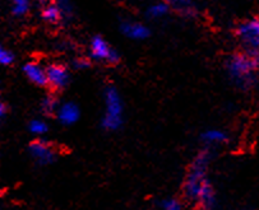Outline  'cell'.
Here are the masks:
<instances>
[{"label": "cell", "instance_id": "obj_20", "mask_svg": "<svg viewBox=\"0 0 259 210\" xmlns=\"http://www.w3.org/2000/svg\"><path fill=\"white\" fill-rule=\"evenodd\" d=\"M14 60L13 54L0 46V65H11Z\"/></svg>", "mask_w": 259, "mask_h": 210}, {"label": "cell", "instance_id": "obj_13", "mask_svg": "<svg viewBox=\"0 0 259 210\" xmlns=\"http://www.w3.org/2000/svg\"><path fill=\"white\" fill-rule=\"evenodd\" d=\"M28 130L36 138H41V136L46 135L49 133V124L42 119H33L31 120L28 124Z\"/></svg>", "mask_w": 259, "mask_h": 210}, {"label": "cell", "instance_id": "obj_3", "mask_svg": "<svg viewBox=\"0 0 259 210\" xmlns=\"http://www.w3.org/2000/svg\"><path fill=\"white\" fill-rule=\"evenodd\" d=\"M124 124V102L114 85H107L104 91V114L101 126L106 131H116Z\"/></svg>", "mask_w": 259, "mask_h": 210}, {"label": "cell", "instance_id": "obj_6", "mask_svg": "<svg viewBox=\"0 0 259 210\" xmlns=\"http://www.w3.org/2000/svg\"><path fill=\"white\" fill-rule=\"evenodd\" d=\"M28 152H30L31 157L35 160V162L38 163L40 166L53 165L56 161V157H58L56 149L54 148L53 144L48 143L42 139H37V140L32 141L30 144Z\"/></svg>", "mask_w": 259, "mask_h": 210}, {"label": "cell", "instance_id": "obj_18", "mask_svg": "<svg viewBox=\"0 0 259 210\" xmlns=\"http://www.w3.org/2000/svg\"><path fill=\"white\" fill-rule=\"evenodd\" d=\"M158 210H184V207L177 197H166L160 202Z\"/></svg>", "mask_w": 259, "mask_h": 210}, {"label": "cell", "instance_id": "obj_8", "mask_svg": "<svg viewBox=\"0 0 259 210\" xmlns=\"http://www.w3.org/2000/svg\"><path fill=\"white\" fill-rule=\"evenodd\" d=\"M56 120L62 124L63 126H72L80 117L79 106L74 102H63L59 103V107L55 112Z\"/></svg>", "mask_w": 259, "mask_h": 210}, {"label": "cell", "instance_id": "obj_2", "mask_svg": "<svg viewBox=\"0 0 259 210\" xmlns=\"http://www.w3.org/2000/svg\"><path fill=\"white\" fill-rule=\"evenodd\" d=\"M227 74L235 85L243 89L253 87L255 73L259 72V54H235L226 64Z\"/></svg>", "mask_w": 259, "mask_h": 210}, {"label": "cell", "instance_id": "obj_9", "mask_svg": "<svg viewBox=\"0 0 259 210\" xmlns=\"http://www.w3.org/2000/svg\"><path fill=\"white\" fill-rule=\"evenodd\" d=\"M120 31L124 36L132 40H146L150 37V28L138 22L124 21L120 24Z\"/></svg>", "mask_w": 259, "mask_h": 210}, {"label": "cell", "instance_id": "obj_4", "mask_svg": "<svg viewBox=\"0 0 259 210\" xmlns=\"http://www.w3.org/2000/svg\"><path fill=\"white\" fill-rule=\"evenodd\" d=\"M236 35L246 47V52L259 54V19H251L241 23Z\"/></svg>", "mask_w": 259, "mask_h": 210}, {"label": "cell", "instance_id": "obj_7", "mask_svg": "<svg viewBox=\"0 0 259 210\" xmlns=\"http://www.w3.org/2000/svg\"><path fill=\"white\" fill-rule=\"evenodd\" d=\"M46 79L48 84L54 89H63L69 83L70 75L64 65L51 64L46 68Z\"/></svg>", "mask_w": 259, "mask_h": 210}, {"label": "cell", "instance_id": "obj_14", "mask_svg": "<svg viewBox=\"0 0 259 210\" xmlns=\"http://www.w3.org/2000/svg\"><path fill=\"white\" fill-rule=\"evenodd\" d=\"M42 18L44 21L49 22V23H56L62 19V13H60L59 8L56 7V4H49L44 8Z\"/></svg>", "mask_w": 259, "mask_h": 210}, {"label": "cell", "instance_id": "obj_17", "mask_svg": "<svg viewBox=\"0 0 259 210\" xmlns=\"http://www.w3.org/2000/svg\"><path fill=\"white\" fill-rule=\"evenodd\" d=\"M12 12L14 16L17 17H23L28 13L30 11V0H12Z\"/></svg>", "mask_w": 259, "mask_h": 210}, {"label": "cell", "instance_id": "obj_10", "mask_svg": "<svg viewBox=\"0 0 259 210\" xmlns=\"http://www.w3.org/2000/svg\"><path fill=\"white\" fill-rule=\"evenodd\" d=\"M23 73L26 78L31 83L36 85H46L48 79H46V68L40 65L38 63H27L23 67Z\"/></svg>", "mask_w": 259, "mask_h": 210}, {"label": "cell", "instance_id": "obj_23", "mask_svg": "<svg viewBox=\"0 0 259 210\" xmlns=\"http://www.w3.org/2000/svg\"><path fill=\"white\" fill-rule=\"evenodd\" d=\"M40 2H46V0H40Z\"/></svg>", "mask_w": 259, "mask_h": 210}, {"label": "cell", "instance_id": "obj_22", "mask_svg": "<svg viewBox=\"0 0 259 210\" xmlns=\"http://www.w3.org/2000/svg\"><path fill=\"white\" fill-rule=\"evenodd\" d=\"M7 114V106L0 101V119H3Z\"/></svg>", "mask_w": 259, "mask_h": 210}, {"label": "cell", "instance_id": "obj_15", "mask_svg": "<svg viewBox=\"0 0 259 210\" xmlns=\"http://www.w3.org/2000/svg\"><path fill=\"white\" fill-rule=\"evenodd\" d=\"M170 11V7L166 3H155L147 9V17L152 19H158L165 17Z\"/></svg>", "mask_w": 259, "mask_h": 210}, {"label": "cell", "instance_id": "obj_16", "mask_svg": "<svg viewBox=\"0 0 259 210\" xmlns=\"http://www.w3.org/2000/svg\"><path fill=\"white\" fill-rule=\"evenodd\" d=\"M59 107V101L53 96H46L41 102V111L44 115H55L56 110Z\"/></svg>", "mask_w": 259, "mask_h": 210}, {"label": "cell", "instance_id": "obj_19", "mask_svg": "<svg viewBox=\"0 0 259 210\" xmlns=\"http://www.w3.org/2000/svg\"><path fill=\"white\" fill-rule=\"evenodd\" d=\"M56 7L59 8L60 13H62V18H64V17H69L70 14H72L73 8L69 0H58Z\"/></svg>", "mask_w": 259, "mask_h": 210}, {"label": "cell", "instance_id": "obj_21", "mask_svg": "<svg viewBox=\"0 0 259 210\" xmlns=\"http://www.w3.org/2000/svg\"><path fill=\"white\" fill-rule=\"evenodd\" d=\"M90 65H91V62H90L89 59H84V58H78L73 62V67H74V69H78V70L87 69V68H90Z\"/></svg>", "mask_w": 259, "mask_h": 210}, {"label": "cell", "instance_id": "obj_1", "mask_svg": "<svg viewBox=\"0 0 259 210\" xmlns=\"http://www.w3.org/2000/svg\"><path fill=\"white\" fill-rule=\"evenodd\" d=\"M212 161L211 148L200 149L195 154L184 182L185 196L202 210H216L217 194L208 180V168Z\"/></svg>", "mask_w": 259, "mask_h": 210}, {"label": "cell", "instance_id": "obj_11", "mask_svg": "<svg viewBox=\"0 0 259 210\" xmlns=\"http://www.w3.org/2000/svg\"><path fill=\"white\" fill-rule=\"evenodd\" d=\"M200 140L203 141L206 148H213V146L227 143L229 135L224 130H220V129H208V130H204L202 133Z\"/></svg>", "mask_w": 259, "mask_h": 210}, {"label": "cell", "instance_id": "obj_5", "mask_svg": "<svg viewBox=\"0 0 259 210\" xmlns=\"http://www.w3.org/2000/svg\"><path fill=\"white\" fill-rule=\"evenodd\" d=\"M90 52H91L92 59L109 63V64H116L120 60V55L118 51L110 47L109 43L101 36H95L92 38L91 45H90Z\"/></svg>", "mask_w": 259, "mask_h": 210}, {"label": "cell", "instance_id": "obj_12", "mask_svg": "<svg viewBox=\"0 0 259 210\" xmlns=\"http://www.w3.org/2000/svg\"><path fill=\"white\" fill-rule=\"evenodd\" d=\"M166 4L179 12L184 17H193L195 14V7L193 0H166Z\"/></svg>", "mask_w": 259, "mask_h": 210}]
</instances>
